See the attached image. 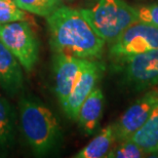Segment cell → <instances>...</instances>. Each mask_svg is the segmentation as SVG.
Masks as SVG:
<instances>
[{"label": "cell", "instance_id": "cell-6", "mask_svg": "<svg viewBox=\"0 0 158 158\" xmlns=\"http://www.w3.org/2000/svg\"><path fill=\"white\" fill-rule=\"evenodd\" d=\"M124 80L137 90L158 85V49L138 53L119 61Z\"/></svg>", "mask_w": 158, "mask_h": 158}, {"label": "cell", "instance_id": "cell-9", "mask_svg": "<svg viewBox=\"0 0 158 158\" xmlns=\"http://www.w3.org/2000/svg\"><path fill=\"white\" fill-rule=\"evenodd\" d=\"M87 60L75 58L66 55L55 53L53 70H55L56 94L60 103L63 104L73 89L75 82Z\"/></svg>", "mask_w": 158, "mask_h": 158}, {"label": "cell", "instance_id": "cell-8", "mask_svg": "<svg viewBox=\"0 0 158 158\" xmlns=\"http://www.w3.org/2000/svg\"><path fill=\"white\" fill-rule=\"evenodd\" d=\"M101 72H102V66L100 63L87 60L75 82L73 89L65 100V102L61 104L63 110L69 118L77 121L79 110L86 98L96 88Z\"/></svg>", "mask_w": 158, "mask_h": 158}, {"label": "cell", "instance_id": "cell-20", "mask_svg": "<svg viewBox=\"0 0 158 158\" xmlns=\"http://www.w3.org/2000/svg\"><path fill=\"white\" fill-rule=\"evenodd\" d=\"M156 152H158V148H157V151H156Z\"/></svg>", "mask_w": 158, "mask_h": 158}, {"label": "cell", "instance_id": "cell-11", "mask_svg": "<svg viewBox=\"0 0 158 158\" xmlns=\"http://www.w3.org/2000/svg\"><path fill=\"white\" fill-rule=\"evenodd\" d=\"M104 108V94L100 88H94L82 104L77 121L86 135H93L99 125Z\"/></svg>", "mask_w": 158, "mask_h": 158}, {"label": "cell", "instance_id": "cell-15", "mask_svg": "<svg viewBox=\"0 0 158 158\" xmlns=\"http://www.w3.org/2000/svg\"><path fill=\"white\" fill-rule=\"evenodd\" d=\"M19 21L31 24L34 19L28 11L19 7L15 0H0V25Z\"/></svg>", "mask_w": 158, "mask_h": 158}, {"label": "cell", "instance_id": "cell-13", "mask_svg": "<svg viewBox=\"0 0 158 158\" xmlns=\"http://www.w3.org/2000/svg\"><path fill=\"white\" fill-rule=\"evenodd\" d=\"M115 141L113 125L104 127L84 148L74 155L75 158H102L107 157Z\"/></svg>", "mask_w": 158, "mask_h": 158}, {"label": "cell", "instance_id": "cell-12", "mask_svg": "<svg viewBox=\"0 0 158 158\" xmlns=\"http://www.w3.org/2000/svg\"><path fill=\"white\" fill-rule=\"evenodd\" d=\"M128 140L135 142L144 153H154L158 148V105L144 123Z\"/></svg>", "mask_w": 158, "mask_h": 158}, {"label": "cell", "instance_id": "cell-4", "mask_svg": "<svg viewBox=\"0 0 158 158\" xmlns=\"http://www.w3.org/2000/svg\"><path fill=\"white\" fill-rule=\"evenodd\" d=\"M0 41L25 70L30 72L35 67L39 56V42L29 23L19 21L0 25Z\"/></svg>", "mask_w": 158, "mask_h": 158}, {"label": "cell", "instance_id": "cell-2", "mask_svg": "<svg viewBox=\"0 0 158 158\" xmlns=\"http://www.w3.org/2000/svg\"><path fill=\"white\" fill-rule=\"evenodd\" d=\"M23 135L34 154L48 155L61 146L62 128L49 108L34 97H23L19 103Z\"/></svg>", "mask_w": 158, "mask_h": 158}, {"label": "cell", "instance_id": "cell-14", "mask_svg": "<svg viewBox=\"0 0 158 158\" xmlns=\"http://www.w3.org/2000/svg\"><path fill=\"white\" fill-rule=\"evenodd\" d=\"M15 114L8 101L0 94V154L7 152L14 145Z\"/></svg>", "mask_w": 158, "mask_h": 158}, {"label": "cell", "instance_id": "cell-19", "mask_svg": "<svg viewBox=\"0 0 158 158\" xmlns=\"http://www.w3.org/2000/svg\"><path fill=\"white\" fill-rule=\"evenodd\" d=\"M61 1H71V0H61Z\"/></svg>", "mask_w": 158, "mask_h": 158}, {"label": "cell", "instance_id": "cell-3", "mask_svg": "<svg viewBox=\"0 0 158 158\" xmlns=\"http://www.w3.org/2000/svg\"><path fill=\"white\" fill-rule=\"evenodd\" d=\"M81 12L97 33L110 43L138 21L135 8L124 0H99L91 8L81 9Z\"/></svg>", "mask_w": 158, "mask_h": 158}, {"label": "cell", "instance_id": "cell-5", "mask_svg": "<svg viewBox=\"0 0 158 158\" xmlns=\"http://www.w3.org/2000/svg\"><path fill=\"white\" fill-rule=\"evenodd\" d=\"M153 49H158V27L137 21L112 43L110 55L113 59L120 61Z\"/></svg>", "mask_w": 158, "mask_h": 158}, {"label": "cell", "instance_id": "cell-18", "mask_svg": "<svg viewBox=\"0 0 158 158\" xmlns=\"http://www.w3.org/2000/svg\"><path fill=\"white\" fill-rule=\"evenodd\" d=\"M138 21L154 25L158 27V4L142 5L135 8Z\"/></svg>", "mask_w": 158, "mask_h": 158}, {"label": "cell", "instance_id": "cell-10", "mask_svg": "<svg viewBox=\"0 0 158 158\" xmlns=\"http://www.w3.org/2000/svg\"><path fill=\"white\" fill-rule=\"evenodd\" d=\"M23 71L17 58L0 41V87L15 96L23 88Z\"/></svg>", "mask_w": 158, "mask_h": 158}, {"label": "cell", "instance_id": "cell-17", "mask_svg": "<svg viewBox=\"0 0 158 158\" xmlns=\"http://www.w3.org/2000/svg\"><path fill=\"white\" fill-rule=\"evenodd\" d=\"M144 151L131 140H125L120 142V145L114 149L110 150L107 157L115 158H138L142 157Z\"/></svg>", "mask_w": 158, "mask_h": 158}, {"label": "cell", "instance_id": "cell-1", "mask_svg": "<svg viewBox=\"0 0 158 158\" xmlns=\"http://www.w3.org/2000/svg\"><path fill=\"white\" fill-rule=\"evenodd\" d=\"M49 44L55 53L84 60L101 58L106 41L94 29L81 10L59 6L46 17Z\"/></svg>", "mask_w": 158, "mask_h": 158}, {"label": "cell", "instance_id": "cell-7", "mask_svg": "<svg viewBox=\"0 0 158 158\" xmlns=\"http://www.w3.org/2000/svg\"><path fill=\"white\" fill-rule=\"evenodd\" d=\"M157 105L158 90H151L135 101L113 125L115 140L118 142L128 140L143 126Z\"/></svg>", "mask_w": 158, "mask_h": 158}, {"label": "cell", "instance_id": "cell-16", "mask_svg": "<svg viewBox=\"0 0 158 158\" xmlns=\"http://www.w3.org/2000/svg\"><path fill=\"white\" fill-rule=\"evenodd\" d=\"M20 8L39 17H48L61 6V0H15Z\"/></svg>", "mask_w": 158, "mask_h": 158}]
</instances>
